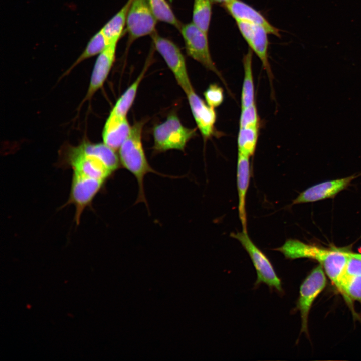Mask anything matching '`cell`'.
Returning <instances> with one entry per match:
<instances>
[{
    "mask_svg": "<svg viewBox=\"0 0 361 361\" xmlns=\"http://www.w3.org/2000/svg\"><path fill=\"white\" fill-rule=\"evenodd\" d=\"M115 150L105 143L83 141L67 151L64 163L72 171L69 196L65 205L75 207L79 224L82 213L90 206L105 182L118 168Z\"/></svg>",
    "mask_w": 361,
    "mask_h": 361,
    "instance_id": "6da1fadb",
    "label": "cell"
},
{
    "mask_svg": "<svg viewBox=\"0 0 361 361\" xmlns=\"http://www.w3.org/2000/svg\"><path fill=\"white\" fill-rule=\"evenodd\" d=\"M274 250L289 260L308 258L317 261L331 282L338 289L348 256L341 249H329L307 244L298 239H287Z\"/></svg>",
    "mask_w": 361,
    "mask_h": 361,
    "instance_id": "7a4b0ae2",
    "label": "cell"
},
{
    "mask_svg": "<svg viewBox=\"0 0 361 361\" xmlns=\"http://www.w3.org/2000/svg\"><path fill=\"white\" fill-rule=\"evenodd\" d=\"M144 122L135 123L127 137L119 149L120 163L136 178L138 185V194L136 203L143 202L148 207L144 188V178L149 173L165 176L153 169L146 158L142 143Z\"/></svg>",
    "mask_w": 361,
    "mask_h": 361,
    "instance_id": "3957f363",
    "label": "cell"
},
{
    "mask_svg": "<svg viewBox=\"0 0 361 361\" xmlns=\"http://www.w3.org/2000/svg\"><path fill=\"white\" fill-rule=\"evenodd\" d=\"M154 149L157 152L175 149L184 151L188 142L196 135V129L186 127L172 113L153 130Z\"/></svg>",
    "mask_w": 361,
    "mask_h": 361,
    "instance_id": "277c9868",
    "label": "cell"
},
{
    "mask_svg": "<svg viewBox=\"0 0 361 361\" xmlns=\"http://www.w3.org/2000/svg\"><path fill=\"white\" fill-rule=\"evenodd\" d=\"M232 237L237 239L248 253L256 270L257 279L256 287L264 283L271 289H275L280 294L283 293L281 280L277 275L274 268L267 257L253 242L247 232L242 231L232 233Z\"/></svg>",
    "mask_w": 361,
    "mask_h": 361,
    "instance_id": "5b68a950",
    "label": "cell"
},
{
    "mask_svg": "<svg viewBox=\"0 0 361 361\" xmlns=\"http://www.w3.org/2000/svg\"><path fill=\"white\" fill-rule=\"evenodd\" d=\"M187 54L206 68L215 73L228 89L225 80L214 62L210 51L208 34L192 22L182 25L179 30Z\"/></svg>",
    "mask_w": 361,
    "mask_h": 361,
    "instance_id": "8992f818",
    "label": "cell"
},
{
    "mask_svg": "<svg viewBox=\"0 0 361 361\" xmlns=\"http://www.w3.org/2000/svg\"><path fill=\"white\" fill-rule=\"evenodd\" d=\"M326 284L324 270L321 265L311 270L301 283L296 309L300 312L301 319L300 333L308 336V321L311 306L317 297Z\"/></svg>",
    "mask_w": 361,
    "mask_h": 361,
    "instance_id": "52a82bcc",
    "label": "cell"
},
{
    "mask_svg": "<svg viewBox=\"0 0 361 361\" xmlns=\"http://www.w3.org/2000/svg\"><path fill=\"white\" fill-rule=\"evenodd\" d=\"M151 36L155 49L173 74L178 84L186 93L193 87L188 73L185 58L179 47L156 32Z\"/></svg>",
    "mask_w": 361,
    "mask_h": 361,
    "instance_id": "ba28073f",
    "label": "cell"
},
{
    "mask_svg": "<svg viewBox=\"0 0 361 361\" xmlns=\"http://www.w3.org/2000/svg\"><path fill=\"white\" fill-rule=\"evenodd\" d=\"M157 20L147 0H132L126 19V29L129 40L133 41L156 32Z\"/></svg>",
    "mask_w": 361,
    "mask_h": 361,
    "instance_id": "9c48e42d",
    "label": "cell"
},
{
    "mask_svg": "<svg viewBox=\"0 0 361 361\" xmlns=\"http://www.w3.org/2000/svg\"><path fill=\"white\" fill-rule=\"evenodd\" d=\"M238 29L250 48L258 57L266 71L271 85L273 74L268 60V33L262 26L254 23L236 21Z\"/></svg>",
    "mask_w": 361,
    "mask_h": 361,
    "instance_id": "30bf717a",
    "label": "cell"
},
{
    "mask_svg": "<svg viewBox=\"0 0 361 361\" xmlns=\"http://www.w3.org/2000/svg\"><path fill=\"white\" fill-rule=\"evenodd\" d=\"M357 176L327 180L313 185L301 192L293 201L292 204L314 202L333 198L345 189Z\"/></svg>",
    "mask_w": 361,
    "mask_h": 361,
    "instance_id": "8fae6325",
    "label": "cell"
},
{
    "mask_svg": "<svg viewBox=\"0 0 361 361\" xmlns=\"http://www.w3.org/2000/svg\"><path fill=\"white\" fill-rule=\"evenodd\" d=\"M185 94L198 128L205 140L210 138L215 133L217 115L215 108L208 105L196 94L193 88Z\"/></svg>",
    "mask_w": 361,
    "mask_h": 361,
    "instance_id": "7c38bea8",
    "label": "cell"
},
{
    "mask_svg": "<svg viewBox=\"0 0 361 361\" xmlns=\"http://www.w3.org/2000/svg\"><path fill=\"white\" fill-rule=\"evenodd\" d=\"M117 43H110L96 59L85 100L91 98L103 85L115 60Z\"/></svg>",
    "mask_w": 361,
    "mask_h": 361,
    "instance_id": "4fadbf2b",
    "label": "cell"
},
{
    "mask_svg": "<svg viewBox=\"0 0 361 361\" xmlns=\"http://www.w3.org/2000/svg\"><path fill=\"white\" fill-rule=\"evenodd\" d=\"M236 21H242L263 27L268 34L280 37L279 30L273 26L258 11L240 0H232L224 4Z\"/></svg>",
    "mask_w": 361,
    "mask_h": 361,
    "instance_id": "5bb4252c",
    "label": "cell"
},
{
    "mask_svg": "<svg viewBox=\"0 0 361 361\" xmlns=\"http://www.w3.org/2000/svg\"><path fill=\"white\" fill-rule=\"evenodd\" d=\"M131 127L126 117L110 112L102 131L103 143L114 150L119 149L129 134Z\"/></svg>",
    "mask_w": 361,
    "mask_h": 361,
    "instance_id": "9a60e30c",
    "label": "cell"
},
{
    "mask_svg": "<svg viewBox=\"0 0 361 361\" xmlns=\"http://www.w3.org/2000/svg\"><path fill=\"white\" fill-rule=\"evenodd\" d=\"M248 156L238 153L237 184L238 194V213L242 231L247 232L246 196L250 177V164Z\"/></svg>",
    "mask_w": 361,
    "mask_h": 361,
    "instance_id": "2e32d148",
    "label": "cell"
},
{
    "mask_svg": "<svg viewBox=\"0 0 361 361\" xmlns=\"http://www.w3.org/2000/svg\"><path fill=\"white\" fill-rule=\"evenodd\" d=\"M132 0H127L121 9L101 29L108 44L117 43L126 23L128 12Z\"/></svg>",
    "mask_w": 361,
    "mask_h": 361,
    "instance_id": "e0dca14e",
    "label": "cell"
},
{
    "mask_svg": "<svg viewBox=\"0 0 361 361\" xmlns=\"http://www.w3.org/2000/svg\"><path fill=\"white\" fill-rule=\"evenodd\" d=\"M244 78L241 91V109L255 103L254 84L252 70V51L250 48L243 57Z\"/></svg>",
    "mask_w": 361,
    "mask_h": 361,
    "instance_id": "ac0fdd59",
    "label": "cell"
},
{
    "mask_svg": "<svg viewBox=\"0 0 361 361\" xmlns=\"http://www.w3.org/2000/svg\"><path fill=\"white\" fill-rule=\"evenodd\" d=\"M147 65L145 66L136 79L117 100L111 112L121 116L126 117L135 98L139 85L147 70Z\"/></svg>",
    "mask_w": 361,
    "mask_h": 361,
    "instance_id": "d6986e66",
    "label": "cell"
},
{
    "mask_svg": "<svg viewBox=\"0 0 361 361\" xmlns=\"http://www.w3.org/2000/svg\"><path fill=\"white\" fill-rule=\"evenodd\" d=\"M108 45V42L100 29L90 38L84 51L65 73L68 74L73 68L83 61L99 55L106 48Z\"/></svg>",
    "mask_w": 361,
    "mask_h": 361,
    "instance_id": "ffe728a7",
    "label": "cell"
},
{
    "mask_svg": "<svg viewBox=\"0 0 361 361\" xmlns=\"http://www.w3.org/2000/svg\"><path fill=\"white\" fill-rule=\"evenodd\" d=\"M258 137V127L239 128L237 138L238 153L250 157L255 151Z\"/></svg>",
    "mask_w": 361,
    "mask_h": 361,
    "instance_id": "44dd1931",
    "label": "cell"
},
{
    "mask_svg": "<svg viewBox=\"0 0 361 361\" xmlns=\"http://www.w3.org/2000/svg\"><path fill=\"white\" fill-rule=\"evenodd\" d=\"M337 289L350 307L352 306V301L361 302V275L342 276Z\"/></svg>",
    "mask_w": 361,
    "mask_h": 361,
    "instance_id": "7402d4cb",
    "label": "cell"
},
{
    "mask_svg": "<svg viewBox=\"0 0 361 361\" xmlns=\"http://www.w3.org/2000/svg\"><path fill=\"white\" fill-rule=\"evenodd\" d=\"M211 0H194L192 22L208 34L212 15Z\"/></svg>",
    "mask_w": 361,
    "mask_h": 361,
    "instance_id": "603a6c76",
    "label": "cell"
},
{
    "mask_svg": "<svg viewBox=\"0 0 361 361\" xmlns=\"http://www.w3.org/2000/svg\"><path fill=\"white\" fill-rule=\"evenodd\" d=\"M150 8L157 20L169 24L179 30L182 25L166 0H147Z\"/></svg>",
    "mask_w": 361,
    "mask_h": 361,
    "instance_id": "cb8c5ba5",
    "label": "cell"
},
{
    "mask_svg": "<svg viewBox=\"0 0 361 361\" xmlns=\"http://www.w3.org/2000/svg\"><path fill=\"white\" fill-rule=\"evenodd\" d=\"M259 117L255 103L252 105L241 109L239 120V128L258 127Z\"/></svg>",
    "mask_w": 361,
    "mask_h": 361,
    "instance_id": "d4e9b609",
    "label": "cell"
},
{
    "mask_svg": "<svg viewBox=\"0 0 361 361\" xmlns=\"http://www.w3.org/2000/svg\"><path fill=\"white\" fill-rule=\"evenodd\" d=\"M207 104L210 107L215 108L219 106L224 99L222 88L216 84H212L204 93Z\"/></svg>",
    "mask_w": 361,
    "mask_h": 361,
    "instance_id": "484cf974",
    "label": "cell"
},
{
    "mask_svg": "<svg viewBox=\"0 0 361 361\" xmlns=\"http://www.w3.org/2000/svg\"><path fill=\"white\" fill-rule=\"evenodd\" d=\"M346 253L348 255V257L342 276H360L361 259L349 255L348 253V251H346Z\"/></svg>",
    "mask_w": 361,
    "mask_h": 361,
    "instance_id": "4316f807",
    "label": "cell"
},
{
    "mask_svg": "<svg viewBox=\"0 0 361 361\" xmlns=\"http://www.w3.org/2000/svg\"><path fill=\"white\" fill-rule=\"evenodd\" d=\"M348 253L354 257L361 259V253H353L351 252H348Z\"/></svg>",
    "mask_w": 361,
    "mask_h": 361,
    "instance_id": "83f0119b",
    "label": "cell"
},
{
    "mask_svg": "<svg viewBox=\"0 0 361 361\" xmlns=\"http://www.w3.org/2000/svg\"><path fill=\"white\" fill-rule=\"evenodd\" d=\"M232 0H211L212 2L214 3H222L223 4H225L228 2H230Z\"/></svg>",
    "mask_w": 361,
    "mask_h": 361,
    "instance_id": "f1b7e54d",
    "label": "cell"
}]
</instances>
